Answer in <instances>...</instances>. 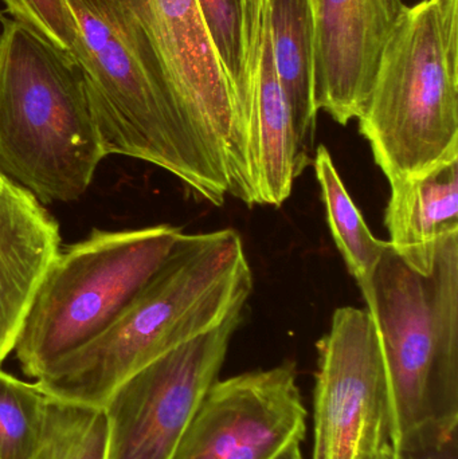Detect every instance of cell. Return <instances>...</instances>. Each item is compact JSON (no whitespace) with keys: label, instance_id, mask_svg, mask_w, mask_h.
<instances>
[{"label":"cell","instance_id":"13","mask_svg":"<svg viewBox=\"0 0 458 459\" xmlns=\"http://www.w3.org/2000/svg\"><path fill=\"white\" fill-rule=\"evenodd\" d=\"M389 185L387 242L406 266L430 275L441 240L458 232V158Z\"/></svg>","mask_w":458,"mask_h":459},{"label":"cell","instance_id":"17","mask_svg":"<svg viewBox=\"0 0 458 459\" xmlns=\"http://www.w3.org/2000/svg\"><path fill=\"white\" fill-rule=\"evenodd\" d=\"M104 407L50 398L37 459H107Z\"/></svg>","mask_w":458,"mask_h":459},{"label":"cell","instance_id":"6","mask_svg":"<svg viewBox=\"0 0 458 459\" xmlns=\"http://www.w3.org/2000/svg\"><path fill=\"white\" fill-rule=\"evenodd\" d=\"M182 230L169 225L104 231L59 251L40 282L16 339L27 377L104 333L171 253Z\"/></svg>","mask_w":458,"mask_h":459},{"label":"cell","instance_id":"15","mask_svg":"<svg viewBox=\"0 0 458 459\" xmlns=\"http://www.w3.org/2000/svg\"><path fill=\"white\" fill-rule=\"evenodd\" d=\"M272 64L292 113L301 158L309 163L319 109L315 100L314 13L309 0H266Z\"/></svg>","mask_w":458,"mask_h":459},{"label":"cell","instance_id":"4","mask_svg":"<svg viewBox=\"0 0 458 459\" xmlns=\"http://www.w3.org/2000/svg\"><path fill=\"white\" fill-rule=\"evenodd\" d=\"M370 313L386 364L393 449L458 434V232L441 240L430 275L390 247L374 277Z\"/></svg>","mask_w":458,"mask_h":459},{"label":"cell","instance_id":"3","mask_svg":"<svg viewBox=\"0 0 458 459\" xmlns=\"http://www.w3.org/2000/svg\"><path fill=\"white\" fill-rule=\"evenodd\" d=\"M0 172L40 204L73 202L107 158L69 54L0 15Z\"/></svg>","mask_w":458,"mask_h":459},{"label":"cell","instance_id":"2","mask_svg":"<svg viewBox=\"0 0 458 459\" xmlns=\"http://www.w3.org/2000/svg\"><path fill=\"white\" fill-rule=\"evenodd\" d=\"M77 62L105 155L147 161L222 206L229 186L194 134L148 43L118 0H67Z\"/></svg>","mask_w":458,"mask_h":459},{"label":"cell","instance_id":"7","mask_svg":"<svg viewBox=\"0 0 458 459\" xmlns=\"http://www.w3.org/2000/svg\"><path fill=\"white\" fill-rule=\"evenodd\" d=\"M150 46L188 126L229 186L255 202L249 137L198 0H118Z\"/></svg>","mask_w":458,"mask_h":459},{"label":"cell","instance_id":"23","mask_svg":"<svg viewBox=\"0 0 458 459\" xmlns=\"http://www.w3.org/2000/svg\"><path fill=\"white\" fill-rule=\"evenodd\" d=\"M300 445L301 442H295V444L288 446L287 449H285L284 452H282L276 459H303Z\"/></svg>","mask_w":458,"mask_h":459},{"label":"cell","instance_id":"8","mask_svg":"<svg viewBox=\"0 0 458 459\" xmlns=\"http://www.w3.org/2000/svg\"><path fill=\"white\" fill-rule=\"evenodd\" d=\"M316 347L312 459H376L392 445V412L373 316L338 307Z\"/></svg>","mask_w":458,"mask_h":459},{"label":"cell","instance_id":"24","mask_svg":"<svg viewBox=\"0 0 458 459\" xmlns=\"http://www.w3.org/2000/svg\"><path fill=\"white\" fill-rule=\"evenodd\" d=\"M376 459H394V450H393L392 445L385 447L384 452H382Z\"/></svg>","mask_w":458,"mask_h":459},{"label":"cell","instance_id":"12","mask_svg":"<svg viewBox=\"0 0 458 459\" xmlns=\"http://www.w3.org/2000/svg\"><path fill=\"white\" fill-rule=\"evenodd\" d=\"M61 234L29 191L7 179L0 190V364L15 348L32 299L58 256Z\"/></svg>","mask_w":458,"mask_h":459},{"label":"cell","instance_id":"11","mask_svg":"<svg viewBox=\"0 0 458 459\" xmlns=\"http://www.w3.org/2000/svg\"><path fill=\"white\" fill-rule=\"evenodd\" d=\"M403 0H315V100L347 126L365 112L382 48Z\"/></svg>","mask_w":458,"mask_h":459},{"label":"cell","instance_id":"16","mask_svg":"<svg viewBox=\"0 0 458 459\" xmlns=\"http://www.w3.org/2000/svg\"><path fill=\"white\" fill-rule=\"evenodd\" d=\"M314 169L333 242L362 291L366 309L370 312L374 307V277L390 243L378 239L368 229L324 145L316 148Z\"/></svg>","mask_w":458,"mask_h":459},{"label":"cell","instance_id":"14","mask_svg":"<svg viewBox=\"0 0 458 459\" xmlns=\"http://www.w3.org/2000/svg\"><path fill=\"white\" fill-rule=\"evenodd\" d=\"M257 206L280 207L308 163L301 158L292 113L272 64L264 26L249 126Z\"/></svg>","mask_w":458,"mask_h":459},{"label":"cell","instance_id":"25","mask_svg":"<svg viewBox=\"0 0 458 459\" xmlns=\"http://www.w3.org/2000/svg\"><path fill=\"white\" fill-rule=\"evenodd\" d=\"M5 182H7V178L0 172V190L4 187Z\"/></svg>","mask_w":458,"mask_h":459},{"label":"cell","instance_id":"21","mask_svg":"<svg viewBox=\"0 0 458 459\" xmlns=\"http://www.w3.org/2000/svg\"><path fill=\"white\" fill-rule=\"evenodd\" d=\"M244 15L245 58L250 77L255 80L261 40H263L264 22H265L266 0H241Z\"/></svg>","mask_w":458,"mask_h":459},{"label":"cell","instance_id":"10","mask_svg":"<svg viewBox=\"0 0 458 459\" xmlns=\"http://www.w3.org/2000/svg\"><path fill=\"white\" fill-rule=\"evenodd\" d=\"M306 420L293 361L217 380L174 459H276L303 442Z\"/></svg>","mask_w":458,"mask_h":459},{"label":"cell","instance_id":"1","mask_svg":"<svg viewBox=\"0 0 458 459\" xmlns=\"http://www.w3.org/2000/svg\"><path fill=\"white\" fill-rule=\"evenodd\" d=\"M253 288L238 232H183L117 320L51 366L38 387L50 398L102 407L132 375L244 310Z\"/></svg>","mask_w":458,"mask_h":459},{"label":"cell","instance_id":"18","mask_svg":"<svg viewBox=\"0 0 458 459\" xmlns=\"http://www.w3.org/2000/svg\"><path fill=\"white\" fill-rule=\"evenodd\" d=\"M50 396L0 369V459H37Z\"/></svg>","mask_w":458,"mask_h":459},{"label":"cell","instance_id":"20","mask_svg":"<svg viewBox=\"0 0 458 459\" xmlns=\"http://www.w3.org/2000/svg\"><path fill=\"white\" fill-rule=\"evenodd\" d=\"M11 18L77 61L80 35L67 0H2Z\"/></svg>","mask_w":458,"mask_h":459},{"label":"cell","instance_id":"22","mask_svg":"<svg viewBox=\"0 0 458 459\" xmlns=\"http://www.w3.org/2000/svg\"><path fill=\"white\" fill-rule=\"evenodd\" d=\"M394 459H458V434L438 444L394 450Z\"/></svg>","mask_w":458,"mask_h":459},{"label":"cell","instance_id":"19","mask_svg":"<svg viewBox=\"0 0 458 459\" xmlns=\"http://www.w3.org/2000/svg\"><path fill=\"white\" fill-rule=\"evenodd\" d=\"M210 39L238 101L249 137L255 81L245 58L244 15L241 0H198ZM250 150V140H249ZM252 161V160H250Z\"/></svg>","mask_w":458,"mask_h":459},{"label":"cell","instance_id":"5","mask_svg":"<svg viewBox=\"0 0 458 459\" xmlns=\"http://www.w3.org/2000/svg\"><path fill=\"white\" fill-rule=\"evenodd\" d=\"M358 123L389 183L458 158V0L406 5Z\"/></svg>","mask_w":458,"mask_h":459},{"label":"cell","instance_id":"9","mask_svg":"<svg viewBox=\"0 0 458 459\" xmlns=\"http://www.w3.org/2000/svg\"><path fill=\"white\" fill-rule=\"evenodd\" d=\"M244 310L156 359L105 402L107 459H174L186 430L218 380Z\"/></svg>","mask_w":458,"mask_h":459},{"label":"cell","instance_id":"26","mask_svg":"<svg viewBox=\"0 0 458 459\" xmlns=\"http://www.w3.org/2000/svg\"><path fill=\"white\" fill-rule=\"evenodd\" d=\"M314 3H315V0H309V4H311V8H314Z\"/></svg>","mask_w":458,"mask_h":459}]
</instances>
